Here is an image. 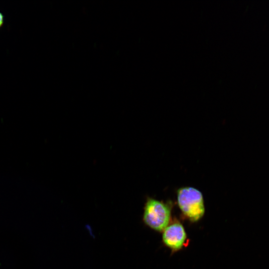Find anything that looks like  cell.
I'll use <instances>...</instances> for the list:
<instances>
[{"instance_id": "obj_1", "label": "cell", "mask_w": 269, "mask_h": 269, "mask_svg": "<svg viewBox=\"0 0 269 269\" xmlns=\"http://www.w3.org/2000/svg\"><path fill=\"white\" fill-rule=\"evenodd\" d=\"M177 200L182 213L191 222H197L203 216L204 199L199 190L192 187L180 188L177 191Z\"/></svg>"}, {"instance_id": "obj_2", "label": "cell", "mask_w": 269, "mask_h": 269, "mask_svg": "<svg viewBox=\"0 0 269 269\" xmlns=\"http://www.w3.org/2000/svg\"><path fill=\"white\" fill-rule=\"evenodd\" d=\"M171 208L167 203L152 198H147L144 204L142 220L151 229L162 232L168 225Z\"/></svg>"}, {"instance_id": "obj_3", "label": "cell", "mask_w": 269, "mask_h": 269, "mask_svg": "<svg viewBox=\"0 0 269 269\" xmlns=\"http://www.w3.org/2000/svg\"><path fill=\"white\" fill-rule=\"evenodd\" d=\"M187 240V235L183 225L179 222H174L168 225L163 230L162 241L172 252L181 250Z\"/></svg>"}, {"instance_id": "obj_4", "label": "cell", "mask_w": 269, "mask_h": 269, "mask_svg": "<svg viewBox=\"0 0 269 269\" xmlns=\"http://www.w3.org/2000/svg\"><path fill=\"white\" fill-rule=\"evenodd\" d=\"M4 23V15L0 11V29L1 28Z\"/></svg>"}]
</instances>
